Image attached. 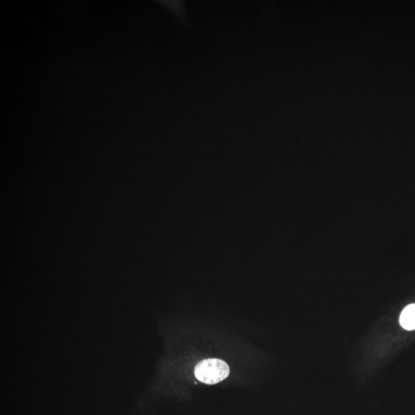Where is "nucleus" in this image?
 <instances>
[{
  "label": "nucleus",
  "mask_w": 415,
  "mask_h": 415,
  "mask_svg": "<svg viewBox=\"0 0 415 415\" xmlns=\"http://www.w3.org/2000/svg\"><path fill=\"white\" fill-rule=\"evenodd\" d=\"M230 369L224 361L220 359H205L198 363L195 375L198 380L207 385H215L229 376Z\"/></svg>",
  "instance_id": "1"
},
{
  "label": "nucleus",
  "mask_w": 415,
  "mask_h": 415,
  "mask_svg": "<svg viewBox=\"0 0 415 415\" xmlns=\"http://www.w3.org/2000/svg\"><path fill=\"white\" fill-rule=\"evenodd\" d=\"M400 324L406 330L415 329V304L406 307L400 316Z\"/></svg>",
  "instance_id": "2"
}]
</instances>
